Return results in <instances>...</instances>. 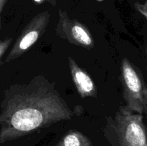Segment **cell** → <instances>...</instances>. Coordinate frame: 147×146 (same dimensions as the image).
I'll list each match as a JSON object with an SVG mask.
<instances>
[{
	"mask_svg": "<svg viewBox=\"0 0 147 146\" xmlns=\"http://www.w3.org/2000/svg\"><path fill=\"white\" fill-rule=\"evenodd\" d=\"M73 112L42 74L24 84H14L3 94L0 112V145L73 118Z\"/></svg>",
	"mask_w": 147,
	"mask_h": 146,
	"instance_id": "6da1fadb",
	"label": "cell"
},
{
	"mask_svg": "<svg viewBox=\"0 0 147 146\" xmlns=\"http://www.w3.org/2000/svg\"><path fill=\"white\" fill-rule=\"evenodd\" d=\"M55 32L60 38L70 44L91 50L95 47V41L91 32L85 24L76 19H71L65 11H58V22Z\"/></svg>",
	"mask_w": 147,
	"mask_h": 146,
	"instance_id": "5b68a950",
	"label": "cell"
},
{
	"mask_svg": "<svg viewBox=\"0 0 147 146\" xmlns=\"http://www.w3.org/2000/svg\"><path fill=\"white\" fill-rule=\"evenodd\" d=\"M98 1H103V0H98Z\"/></svg>",
	"mask_w": 147,
	"mask_h": 146,
	"instance_id": "7c38bea8",
	"label": "cell"
},
{
	"mask_svg": "<svg viewBox=\"0 0 147 146\" xmlns=\"http://www.w3.org/2000/svg\"><path fill=\"white\" fill-rule=\"evenodd\" d=\"M121 81L126 106L131 111L143 115L147 113V87L140 69L127 58L121 64Z\"/></svg>",
	"mask_w": 147,
	"mask_h": 146,
	"instance_id": "3957f363",
	"label": "cell"
},
{
	"mask_svg": "<svg viewBox=\"0 0 147 146\" xmlns=\"http://www.w3.org/2000/svg\"><path fill=\"white\" fill-rule=\"evenodd\" d=\"M103 135L110 146H147L143 115L121 105L106 119Z\"/></svg>",
	"mask_w": 147,
	"mask_h": 146,
	"instance_id": "7a4b0ae2",
	"label": "cell"
},
{
	"mask_svg": "<svg viewBox=\"0 0 147 146\" xmlns=\"http://www.w3.org/2000/svg\"><path fill=\"white\" fill-rule=\"evenodd\" d=\"M34 1H37V2H38V3H41V2H42V1H44L45 0H34Z\"/></svg>",
	"mask_w": 147,
	"mask_h": 146,
	"instance_id": "8fae6325",
	"label": "cell"
},
{
	"mask_svg": "<svg viewBox=\"0 0 147 146\" xmlns=\"http://www.w3.org/2000/svg\"><path fill=\"white\" fill-rule=\"evenodd\" d=\"M50 19L48 11L40 13L33 17L22 31L2 64L11 62L27 52L45 34Z\"/></svg>",
	"mask_w": 147,
	"mask_h": 146,
	"instance_id": "277c9868",
	"label": "cell"
},
{
	"mask_svg": "<svg viewBox=\"0 0 147 146\" xmlns=\"http://www.w3.org/2000/svg\"><path fill=\"white\" fill-rule=\"evenodd\" d=\"M135 7H136V9L139 11L142 14H143L144 17H147V13H146V4H144V5H141L139 3H136L135 4Z\"/></svg>",
	"mask_w": 147,
	"mask_h": 146,
	"instance_id": "9c48e42d",
	"label": "cell"
},
{
	"mask_svg": "<svg viewBox=\"0 0 147 146\" xmlns=\"http://www.w3.org/2000/svg\"><path fill=\"white\" fill-rule=\"evenodd\" d=\"M55 146H95L91 139L77 130H70Z\"/></svg>",
	"mask_w": 147,
	"mask_h": 146,
	"instance_id": "52a82bcc",
	"label": "cell"
},
{
	"mask_svg": "<svg viewBox=\"0 0 147 146\" xmlns=\"http://www.w3.org/2000/svg\"><path fill=\"white\" fill-rule=\"evenodd\" d=\"M12 41L13 38L9 37L4 39H0V59L8 50Z\"/></svg>",
	"mask_w": 147,
	"mask_h": 146,
	"instance_id": "ba28073f",
	"label": "cell"
},
{
	"mask_svg": "<svg viewBox=\"0 0 147 146\" xmlns=\"http://www.w3.org/2000/svg\"><path fill=\"white\" fill-rule=\"evenodd\" d=\"M7 0H0V29L1 28V13L3 9H4V5H5L6 2Z\"/></svg>",
	"mask_w": 147,
	"mask_h": 146,
	"instance_id": "30bf717a",
	"label": "cell"
},
{
	"mask_svg": "<svg viewBox=\"0 0 147 146\" xmlns=\"http://www.w3.org/2000/svg\"><path fill=\"white\" fill-rule=\"evenodd\" d=\"M67 62L72 80L80 97L83 99L86 97H97L98 89L91 77L70 56L67 57Z\"/></svg>",
	"mask_w": 147,
	"mask_h": 146,
	"instance_id": "8992f818",
	"label": "cell"
}]
</instances>
